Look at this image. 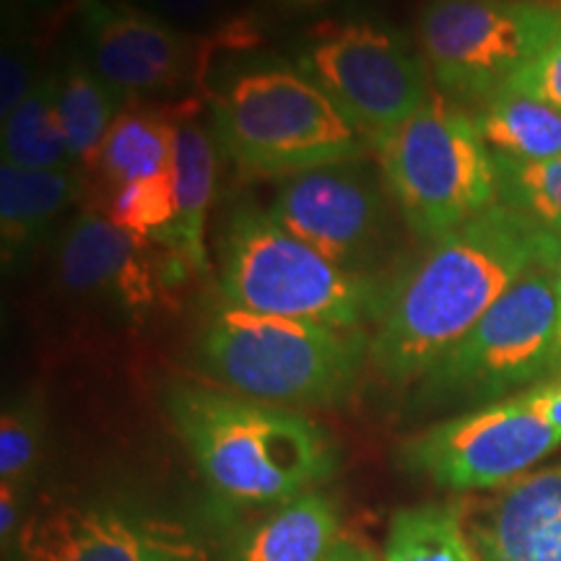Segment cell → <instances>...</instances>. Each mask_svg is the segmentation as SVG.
Here are the masks:
<instances>
[{
    "label": "cell",
    "mask_w": 561,
    "mask_h": 561,
    "mask_svg": "<svg viewBox=\"0 0 561 561\" xmlns=\"http://www.w3.org/2000/svg\"><path fill=\"white\" fill-rule=\"evenodd\" d=\"M561 263V237L496 203L432 242L385 297L369 362L388 382H416L517 280Z\"/></svg>",
    "instance_id": "6da1fadb"
},
{
    "label": "cell",
    "mask_w": 561,
    "mask_h": 561,
    "mask_svg": "<svg viewBox=\"0 0 561 561\" xmlns=\"http://www.w3.org/2000/svg\"><path fill=\"white\" fill-rule=\"evenodd\" d=\"M164 405L210 489L234 504H286L339 471L325 426L294 409L172 382Z\"/></svg>",
    "instance_id": "7a4b0ae2"
},
{
    "label": "cell",
    "mask_w": 561,
    "mask_h": 561,
    "mask_svg": "<svg viewBox=\"0 0 561 561\" xmlns=\"http://www.w3.org/2000/svg\"><path fill=\"white\" fill-rule=\"evenodd\" d=\"M369 341L362 331L250 312L227 301L201 322L195 359L237 396L284 409L333 405L356 388Z\"/></svg>",
    "instance_id": "3957f363"
},
{
    "label": "cell",
    "mask_w": 561,
    "mask_h": 561,
    "mask_svg": "<svg viewBox=\"0 0 561 561\" xmlns=\"http://www.w3.org/2000/svg\"><path fill=\"white\" fill-rule=\"evenodd\" d=\"M210 107L216 144L242 178L289 180L359 161L369 149L322 89L286 60L242 62Z\"/></svg>",
    "instance_id": "277c9868"
},
{
    "label": "cell",
    "mask_w": 561,
    "mask_h": 561,
    "mask_svg": "<svg viewBox=\"0 0 561 561\" xmlns=\"http://www.w3.org/2000/svg\"><path fill=\"white\" fill-rule=\"evenodd\" d=\"M219 294L231 307L341 331H359L385 310L369 278L331 263L255 206L237 208L224 229Z\"/></svg>",
    "instance_id": "5b68a950"
},
{
    "label": "cell",
    "mask_w": 561,
    "mask_h": 561,
    "mask_svg": "<svg viewBox=\"0 0 561 561\" xmlns=\"http://www.w3.org/2000/svg\"><path fill=\"white\" fill-rule=\"evenodd\" d=\"M385 187L419 240L437 242L500 203L494 153L458 102L426 96L375 146Z\"/></svg>",
    "instance_id": "8992f818"
},
{
    "label": "cell",
    "mask_w": 561,
    "mask_h": 561,
    "mask_svg": "<svg viewBox=\"0 0 561 561\" xmlns=\"http://www.w3.org/2000/svg\"><path fill=\"white\" fill-rule=\"evenodd\" d=\"M559 265L517 280L416 380V409L486 405L559 364Z\"/></svg>",
    "instance_id": "52a82bcc"
},
{
    "label": "cell",
    "mask_w": 561,
    "mask_h": 561,
    "mask_svg": "<svg viewBox=\"0 0 561 561\" xmlns=\"http://www.w3.org/2000/svg\"><path fill=\"white\" fill-rule=\"evenodd\" d=\"M297 68L375 149L430 96L424 55L390 24L322 21L305 34Z\"/></svg>",
    "instance_id": "ba28073f"
},
{
    "label": "cell",
    "mask_w": 561,
    "mask_h": 561,
    "mask_svg": "<svg viewBox=\"0 0 561 561\" xmlns=\"http://www.w3.org/2000/svg\"><path fill=\"white\" fill-rule=\"evenodd\" d=\"M561 32V11L533 0H432L419 45L442 96L486 104Z\"/></svg>",
    "instance_id": "9c48e42d"
},
{
    "label": "cell",
    "mask_w": 561,
    "mask_h": 561,
    "mask_svg": "<svg viewBox=\"0 0 561 561\" xmlns=\"http://www.w3.org/2000/svg\"><path fill=\"white\" fill-rule=\"evenodd\" d=\"M561 445L546 416L541 385L439 421L403 439L396 460L442 489L507 486Z\"/></svg>",
    "instance_id": "30bf717a"
},
{
    "label": "cell",
    "mask_w": 561,
    "mask_h": 561,
    "mask_svg": "<svg viewBox=\"0 0 561 561\" xmlns=\"http://www.w3.org/2000/svg\"><path fill=\"white\" fill-rule=\"evenodd\" d=\"M76 13L83 58L128 102L201 83L210 53L221 47V37L198 39L125 0H76Z\"/></svg>",
    "instance_id": "8fae6325"
},
{
    "label": "cell",
    "mask_w": 561,
    "mask_h": 561,
    "mask_svg": "<svg viewBox=\"0 0 561 561\" xmlns=\"http://www.w3.org/2000/svg\"><path fill=\"white\" fill-rule=\"evenodd\" d=\"M191 271L170 250L115 227L100 210H81L55 242V278L70 297L110 307L130 322H146Z\"/></svg>",
    "instance_id": "7c38bea8"
},
{
    "label": "cell",
    "mask_w": 561,
    "mask_h": 561,
    "mask_svg": "<svg viewBox=\"0 0 561 561\" xmlns=\"http://www.w3.org/2000/svg\"><path fill=\"white\" fill-rule=\"evenodd\" d=\"M271 216L331 263L359 273L385 229L382 187L356 161L322 167L280 182Z\"/></svg>",
    "instance_id": "4fadbf2b"
},
{
    "label": "cell",
    "mask_w": 561,
    "mask_h": 561,
    "mask_svg": "<svg viewBox=\"0 0 561 561\" xmlns=\"http://www.w3.org/2000/svg\"><path fill=\"white\" fill-rule=\"evenodd\" d=\"M473 543L481 561H561V466L507 483Z\"/></svg>",
    "instance_id": "5bb4252c"
},
{
    "label": "cell",
    "mask_w": 561,
    "mask_h": 561,
    "mask_svg": "<svg viewBox=\"0 0 561 561\" xmlns=\"http://www.w3.org/2000/svg\"><path fill=\"white\" fill-rule=\"evenodd\" d=\"M83 178L79 167L68 170H26L0 161V261L3 273H19L53 224L81 198Z\"/></svg>",
    "instance_id": "9a60e30c"
},
{
    "label": "cell",
    "mask_w": 561,
    "mask_h": 561,
    "mask_svg": "<svg viewBox=\"0 0 561 561\" xmlns=\"http://www.w3.org/2000/svg\"><path fill=\"white\" fill-rule=\"evenodd\" d=\"M149 538L121 512L58 507L21 533V561H144Z\"/></svg>",
    "instance_id": "2e32d148"
},
{
    "label": "cell",
    "mask_w": 561,
    "mask_h": 561,
    "mask_svg": "<svg viewBox=\"0 0 561 561\" xmlns=\"http://www.w3.org/2000/svg\"><path fill=\"white\" fill-rule=\"evenodd\" d=\"M172 178L178 216H174L172 229L157 240V244L170 250L191 271V276H206L210 271L206 227L216 187V149L208 130L193 123L191 115L180 117Z\"/></svg>",
    "instance_id": "e0dca14e"
},
{
    "label": "cell",
    "mask_w": 561,
    "mask_h": 561,
    "mask_svg": "<svg viewBox=\"0 0 561 561\" xmlns=\"http://www.w3.org/2000/svg\"><path fill=\"white\" fill-rule=\"evenodd\" d=\"M180 110L128 102L104 140L94 172L104 198L130 182L170 174L174 164Z\"/></svg>",
    "instance_id": "ac0fdd59"
},
{
    "label": "cell",
    "mask_w": 561,
    "mask_h": 561,
    "mask_svg": "<svg viewBox=\"0 0 561 561\" xmlns=\"http://www.w3.org/2000/svg\"><path fill=\"white\" fill-rule=\"evenodd\" d=\"M125 104L128 100L89 66L81 50L68 55L58 68V117L76 164L89 172L94 170L104 140Z\"/></svg>",
    "instance_id": "d6986e66"
},
{
    "label": "cell",
    "mask_w": 561,
    "mask_h": 561,
    "mask_svg": "<svg viewBox=\"0 0 561 561\" xmlns=\"http://www.w3.org/2000/svg\"><path fill=\"white\" fill-rule=\"evenodd\" d=\"M339 541V512L328 496L310 491L280 504L252 528L237 561H322Z\"/></svg>",
    "instance_id": "ffe728a7"
},
{
    "label": "cell",
    "mask_w": 561,
    "mask_h": 561,
    "mask_svg": "<svg viewBox=\"0 0 561 561\" xmlns=\"http://www.w3.org/2000/svg\"><path fill=\"white\" fill-rule=\"evenodd\" d=\"M489 151L500 159L536 164L561 157V112L520 91H500L473 115Z\"/></svg>",
    "instance_id": "44dd1931"
},
{
    "label": "cell",
    "mask_w": 561,
    "mask_h": 561,
    "mask_svg": "<svg viewBox=\"0 0 561 561\" xmlns=\"http://www.w3.org/2000/svg\"><path fill=\"white\" fill-rule=\"evenodd\" d=\"M3 161L26 170L79 167L58 117V70L42 73L24 102L3 121Z\"/></svg>",
    "instance_id": "7402d4cb"
},
{
    "label": "cell",
    "mask_w": 561,
    "mask_h": 561,
    "mask_svg": "<svg viewBox=\"0 0 561 561\" xmlns=\"http://www.w3.org/2000/svg\"><path fill=\"white\" fill-rule=\"evenodd\" d=\"M382 561H481L453 504L398 510Z\"/></svg>",
    "instance_id": "603a6c76"
},
{
    "label": "cell",
    "mask_w": 561,
    "mask_h": 561,
    "mask_svg": "<svg viewBox=\"0 0 561 561\" xmlns=\"http://www.w3.org/2000/svg\"><path fill=\"white\" fill-rule=\"evenodd\" d=\"M494 161L500 178V203L520 210L561 237V157L536 164L500 157H494Z\"/></svg>",
    "instance_id": "cb8c5ba5"
},
{
    "label": "cell",
    "mask_w": 561,
    "mask_h": 561,
    "mask_svg": "<svg viewBox=\"0 0 561 561\" xmlns=\"http://www.w3.org/2000/svg\"><path fill=\"white\" fill-rule=\"evenodd\" d=\"M102 214L115 227L125 229L138 240H161L172 229L174 216H178L172 172L151 180L130 182L121 191L110 193L102 203Z\"/></svg>",
    "instance_id": "d4e9b609"
},
{
    "label": "cell",
    "mask_w": 561,
    "mask_h": 561,
    "mask_svg": "<svg viewBox=\"0 0 561 561\" xmlns=\"http://www.w3.org/2000/svg\"><path fill=\"white\" fill-rule=\"evenodd\" d=\"M32 16L3 11V50H0V117H9L37 83V45Z\"/></svg>",
    "instance_id": "484cf974"
},
{
    "label": "cell",
    "mask_w": 561,
    "mask_h": 561,
    "mask_svg": "<svg viewBox=\"0 0 561 561\" xmlns=\"http://www.w3.org/2000/svg\"><path fill=\"white\" fill-rule=\"evenodd\" d=\"M42 411L34 401L5 405L0 419V481L21 486L37 466L42 445Z\"/></svg>",
    "instance_id": "4316f807"
},
{
    "label": "cell",
    "mask_w": 561,
    "mask_h": 561,
    "mask_svg": "<svg viewBox=\"0 0 561 561\" xmlns=\"http://www.w3.org/2000/svg\"><path fill=\"white\" fill-rule=\"evenodd\" d=\"M507 91L530 94L561 112V32L553 37L536 60L507 83Z\"/></svg>",
    "instance_id": "83f0119b"
},
{
    "label": "cell",
    "mask_w": 561,
    "mask_h": 561,
    "mask_svg": "<svg viewBox=\"0 0 561 561\" xmlns=\"http://www.w3.org/2000/svg\"><path fill=\"white\" fill-rule=\"evenodd\" d=\"M140 3L167 21H198L219 11L227 0H140Z\"/></svg>",
    "instance_id": "f1b7e54d"
},
{
    "label": "cell",
    "mask_w": 561,
    "mask_h": 561,
    "mask_svg": "<svg viewBox=\"0 0 561 561\" xmlns=\"http://www.w3.org/2000/svg\"><path fill=\"white\" fill-rule=\"evenodd\" d=\"M19 504L21 486L0 481V536H3V543H9V538L19 525Z\"/></svg>",
    "instance_id": "f546056e"
},
{
    "label": "cell",
    "mask_w": 561,
    "mask_h": 561,
    "mask_svg": "<svg viewBox=\"0 0 561 561\" xmlns=\"http://www.w3.org/2000/svg\"><path fill=\"white\" fill-rule=\"evenodd\" d=\"M322 561H377V559L367 546L354 541V538H339Z\"/></svg>",
    "instance_id": "4dcf8cb0"
},
{
    "label": "cell",
    "mask_w": 561,
    "mask_h": 561,
    "mask_svg": "<svg viewBox=\"0 0 561 561\" xmlns=\"http://www.w3.org/2000/svg\"><path fill=\"white\" fill-rule=\"evenodd\" d=\"M273 5L286 16H310V13H320L331 5L341 3V0H271Z\"/></svg>",
    "instance_id": "1f68e13d"
},
{
    "label": "cell",
    "mask_w": 561,
    "mask_h": 561,
    "mask_svg": "<svg viewBox=\"0 0 561 561\" xmlns=\"http://www.w3.org/2000/svg\"><path fill=\"white\" fill-rule=\"evenodd\" d=\"M55 0H3V11H19L26 16H39L53 9Z\"/></svg>",
    "instance_id": "d6a6232c"
},
{
    "label": "cell",
    "mask_w": 561,
    "mask_h": 561,
    "mask_svg": "<svg viewBox=\"0 0 561 561\" xmlns=\"http://www.w3.org/2000/svg\"><path fill=\"white\" fill-rule=\"evenodd\" d=\"M144 561H198V559L187 557V553H182V551H174L164 543L149 541V549H146V553H144Z\"/></svg>",
    "instance_id": "836d02e7"
},
{
    "label": "cell",
    "mask_w": 561,
    "mask_h": 561,
    "mask_svg": "<svg viewBox=\"0 0 561 561\" xmlns=\"http://www.w3.org/2000/svg\"><path fill=\"white\" fill-rule=\"evenodd\" d=\"M559 364H561V268H559Z\"/></svg>",
    "instance_id": "e575fe53"
}]
</instances>
